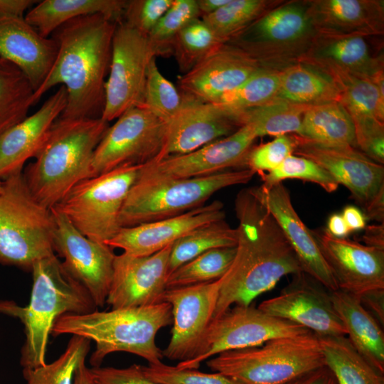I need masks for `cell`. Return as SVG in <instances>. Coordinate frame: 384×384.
Returning <instances> with one entry per match:
<instances>
[{"mask_svg": "<svg viewBox=\"0 0 384 384\" xmlns=\"http://www.w3.org/2000/svg\"><path fill=\"white\" fill-rule=\"evenodd\" d=\"M235 210L238 220L236 252L229 270L221 277L213 320L232 305H251L283 277L302 271L280 227L251 188L238 193Z\"/></svg>", "mask_w": 384, "mask_h": 384, "instance_id": "obj_1", "label": "cell"}, {"mask_svg": "<svg viewBox=\"0 0 384 384\" xmlns=\"http://www.w3.org/2000/svg\"><path fill=\"white\" fill-rule=\"evenodd\" d=\"M117 23L102 14H92L58 28L53 36L58 45L55 60L45 80L33 92V104L53 87L61 85L67 90L68 100L60 117H100Z\"/></svg>", "mask_w": 384, "mask_h": 384, "instance_id": "obj_2", "label": "cell"}, {"mask_svg": "<svg viewBox=\"0 0 384 384\" xmlns=\"http://www.w3.org/2000/svg\"><path fill=\"white\" fill-rule=\"evenodd\" d=\"M31 272L33 286L28 305L0 301V313L18 318L24 326L23 370L46 363L49 336L58 317L91 312L97 308L86 289L69 274L55 254L36 262Z\"/></svg>", "mask_w": 384, "mask_h": 384, "instance_id": "obj_3", "label": "cell"}, {"mask_svg": "<svg viewBox=\"0 0 384 384\" xmlns=\"http://www.w3.org/2000/svg\"><path fill=\"white\" fill-rule=\"evenodd\" d=\"M108 127L101 117L55 122L46 143L23 172L40 203L51 208L76 184L91 178L95 150Z\"/></svg>", "mask_w": 384, "mask_h": 384, "instance_id": "obj_4", "label": "cell"}, {"mask_svg": "<svg viewBox=\"0 0 384 384\" xmlns=\"http://www.w3.org/2000/svg\"><path fill=\"white\" fill-rule=\"evenodd\" d=\"M172 321L171 306L162 302L146 306L64 314L55 321L51 335H75L94 341L96 347L90 358L93 367L100 366L104 358L114 352L132 353L149 364H159L164 356L156 344V335Z\"/></svg>", "mask_w": 384, "mask_h": 384, "instance_id": "obj_5", "label": "cell"}, {"mask_svg": "<svg viewBox=\"0 0 384 384\" xmlns=\"http://www.w3.org/2000/svg\"><path fill=\"white\" fill-rule=\"evenodd\" d=\"M324 366L318 337L312 332L225 351L207 361L210 370L242 384H289Z\"/></svg>", "mask_w": 384, "mask_h": 384, "instance_id": "obj_6", "label": "cell"}, {"mask_svg": "<svg viewBox=\"0 0 384 384\" xmlns=\"http://www.w3.org/2000/svg\"><path fill=\"white\" fill-rule=\"evenodd\" d=\"M55 223L51 208L31 194L23 172L3 180L0 191V264L31 271L55 255Z\"/></svg>", "mask_w": 384, "mask_h": 384, "instance_id": "obj_7", "label": "cell"}, {"mask_svg": "<svg viewBox=\"0 0 384 384\" xmlns=\"http://www.w3.org/2000/svg\"><path fill=\"white\" fill-rule=\"evenodd\" d=\"M249 169L222 171L189 178H137L119 215L121 227H131L174 217L203 206L217 191L248 183Z\"/></svg>", "mask_w": 384, "mask_h": 384, "instance_id": "obj_8", "label": "cell"}, {"mask_svg": "<svg viewBox=\"0 0 384 384\" xmlns=\"http://www.w3.org/2000/svg\"><path fill=\"white\" fill-rule=\"evenodd\" d=\"M140 166H122L82 180L55 206L85 237L106 243L122 228L119 215Z\"/></svg>", "mask_w": 384, "mask_h": 384, "instance_id": "obj_9", "label": "cell"}, {"mask_svg": "<svg viewBox=\"0 0 384 384\" xmlns=\"http://www.w3.org/2000/svg\"><path fill=\"white\" fill-rule=\"evenodd\" d=\"M149 36L118 23L112 38L105 104L100 117L107 122L117 119L128 110L144 104L148 67L156 57Z\"/></svg>", "mask_w": 384, "mask_h": 384, "instance_id": "obj_10", "label": "cell"}, {"mask_svg": "<svg viewBox=\"0 0 384 384\" xmlns=\"http://www.w3.org/2000/svg\"><path fill=\"white\" fill-rule=\"evenodd\" d=\"M309 332L258 307L235 306L211 321L194 356L176 366L198 369L203 361L225 351L260 346L272 339Z\"/></svg>", "mask_w": 384, "mask_h": 384, "instance_id": "obj_11", "label": "cell"}, {"mask_svg": "<svg viewBox=\"0 0 384 384\" xmlns=\"http://www.w3.org/2000/svg\"><path fill=\"white\" fill-rule=\"evenodd\" d=\"M166 131V122L145 106L128 110L108 127L95 149L91 177L155 161L163 148Z\"/></svg>", "mask_w": 384, "mask_h": 384, "instance_id": "obj_12", "label": "cell"}, {"mask_svg": "<svg viewBox=\"0 0 384 384\" xmlns=\"http://www.w3.org/2000/svg\"><path fill=\"white\" fill-rule=\"evenodd\" d=\"M314 33L306 1H294L279 4L271 9L228 43L264 65L269 59L296 53L299 57Z\"/></svg>", "mask_w": 384, "mask_h": 384, "instance_id": "obj_13", "label": "cell"}, {"mask_svg": "<svg viewBox=\"0 0 384 384\" xmlns=\"http://www.w3.org/2000/svg\"><path fill=\"white\" fill-rule=\"evenodd\" d=\"M51 210L55 223L54 252L63 258L65 270L86 289L95 306H103L112 279L113 248L85 237L57 207Z\"/></svg>", "mask_w": 384, "mask_h": 384, "instance_id": "obj_14", "label": "cell"}, {"mask_svg": "<svg viewBox=\"0 0 384 384\" xmlns=\"http://www.w3.org/2000/svg\"><path fill=\"white\" fill-rule=\"evenodd\" d=\"M257 138L250 126L243 125L232 134L191 152L141 165L137 177L189 178L230 168L247 169V157Z\"/></svg>", "mask_w": 384, "mask_h": 384, "instance_id": "obj_15", "label": "cell"}, {"mask_svg": "<svg viewBox=\"0 0 384 384\" xmlns=\"http://www.w3.org/2000/svg\"><path fill=\"white\" fill-rule=\"evenodd\" d=\"M222 278L206 283L167 289L163 302L171 306V337L163 356L171 361L192 358L213 320Z\"/></svg>", "mask_w": 384, "mask_h": 384, "instance_id": "obj_16", "label": "cell"}, {"mask_svg": "<svg viewBox=\"0 0 384 384\" xmlns=\"http://www.w3.org/2000/svg\"><path fill=\"white\" fill-rule=\"evenodd\" d=\"M258 308L267 314L301 325L317 336H346L332 302L331 291L303 271Z\"/></svg>", "mask_w": 384, "mask_h": 384, "instance_id": "obj_17", "label": "cell"}, {"mask_svg": "<svg viewBox=\"0 0 384 384\" xmlns=\"http://www.w3.org/2000/svg\"><path fill=\"white\" fill-rule=\"evenodd\" d=\"M295 155L309 159L326 170L364 208L384 186V167L356 147L326 144L294 134Z\"/></svg>", "mask_w": 384, "mask_h": 384, "instance_id": "obj_18", "label": "cell"}, {"mask_svg": "<svg viewBox=\"0 0 384 384\" xmlns=\"http://www.w3.org/2000/svg\"><path fill=\"white\" fill-rule=\"evenodd\" d=\"M182 96L181 108L166 122L165 142L155 161L191 152L241 127L235 114L221 105Z\"/></svg>", "mask_w": 384, "mask_h": 384, "instance_id": "obj_19", "label": "cell"}, {"mask_svg": "<svg viewBox=\"0 0 384 384\" xmlns=\"http://www.w3.org/2000/svg\"><path fill=\"white\" fill-rule=\"evenodd\" d=\"M311 231L338 289L358 297L368 291L384 289V250L334 237L326 230Z\"/></svg>", "mask_w": 384, "mask_h": 384, "instance_id": "obj_20", "label": "cell"}, {"mask_svg": "<svg viewBox=\"0 0 384 384\" xmlns=\"http://www.w3.org/2000/svg\"><path fill=\"white\" fill-rule=\"evenodd\" d=\"M172 245L148 256H115L106 303L112 309L139 307L163 302Z\"/></svg>", "mask_w": 384, "mask_h": 384, "instance_id": "obj_21", "label": "cell"}, {"mask_svg": "<svg viewBox=\"0 0 384 384\" xmlns=\"http://www.w3.org/2000/svg\"><path fill=\"white\" fill-rule=\"evenodd\" d=\"M266 65L239 47L225 43L178 78L182 95L216 103Z\"/></svg>", "mask_w": 384, "mask_h": 384, "instance_id": "obj_22", "label": "cell"}, {"mask_svg": "<svg viewBox=\"0 0 384 384\" xmlns=\"http://www.w3.org/2000/svg\"><path fill=\"white\" fill-rule=\"evenodd\" d=\"M270 213L294 250L302 270L329 291L338 289L336 282L319 247L295 210L288 189L282 182L265 187L251 188Z\"/></svg>", "mask_w": 384, "mask_h": 384, "instance_id": "obj_23", "label": "cell"}, {"mask_svg": "<svg viewBox=\"0 0 384 384\" xmlns=\"http://www.w3.org/2000/svg\"><path fill=\"white\" fill-rule=\"evenodd\" d=\"M225 218L223 203L214 201L174 217L122 227L106 244L122 249L124 253L132 256H148L172 245L193 230Z\"/></svg>", "mask_w": 384, "mask_h": 384, "instance_id": "obj_24", "label": "cell"}, {"mask_svg": "<svg viewBox=\"0 0 384 384\" xmlns=\"http://www.w3.org/2000/svg\"><path fill=\"white\" fill-rule=\"evenodd\" d=\"M63 85L41 107L8 130L0 138V178L23 172L26 161L35 158L46 143L55 122L67 105Z\"/></svg>", "mask_w": 384, "mask_h": 384, "instance_id": "obj_25", "label": "cell"}, {"mask_svg": "<svg viewBox=\"0 0 384 384\" xmlns=\"http://www.w3.org/2000/svg\"><path fill=\"white\" fill-rule=\"evenodd\" d=\"M57 53L54 38L42 36L24 17H0V58L23 72L33 92L47 77Z\"/></svg>", "mask_w": 384, "mask_h": 384, "instance_id": "obj_26", "label": "cell"}, {"mask_svg": "<svg viewBox=\"0 0 384 384\" xmlns=\"http://www.w3.org/2000/svg\"><path fill=\"white\" fill-rule=\"evenodd\" d=\"M366 37L315 31L298 62L320 72L338 70L373 78L383 70V60L372 55Z\"/></svg>", "mask_w": 384, "mask_h": 384, "instance_id": "obj_27", "label": "cell"}, {"mask_svg": "<svg viewBox=\"0 0 384 384\" xmlns=\"http://www.w3.org/2000/svg\"><path fill=\"white\" fill-rule=\"evenodd\" d=\"M306 3L316 32L364 36L383 33V1L316 0Z\"/></svg>", "mask_w": 384, "mask_h": 384, "instance_id": "obj_28", "label": "cell"}, {"mask_svg": "<svg viewBox=\"0 0 384 384\" xmlns=\"http://www.w3.org/2000/svg\"><path fill=\"white\" fill-rule=\"evenodd\" d=\"M331 296L350 342L371 366L384 374V334L380 324L357 296L341 289L331 292Z\"/></svg>", "mask_w": 384, "mask_h": 384, "instance_id": "obj_29", "label": "cell"}, {"mask_svg": "<svg viewBox=\"0 0 384 384\" xmlns=\"http://www.w3.org/2000/svg\"><path fill=\"white\" fill-rule=\"evenodd\" d=\"M127 1L124 0H44L26 14L25 20L43 37H48L73 19L102 14L119 23L123 20Z\"/></svg>", "mask_w": 384, "mask_h": 384, "instance_id": "obj_30", "label": "cell"}, {"mask_svg": "<svg viewBox=\"0 0 384 384\" xmlns=\"http://www.w3.org/2000/svg\"><path fill=\"white\" fill-rule=\"evenodd\" d=\"M329 77L339 94L338 102L351 116L354 127L384 122V89L373 78L338 70L321 72Z\"/></svg>", "mask_w": 384, "mask_h": 384, "instance_id": "obj_31", "label": "cell"}, {"mask_svg": "<svg viewBox=\"0 0 384 384\" xmlns=\"http://www.w3.org/2000/svg\"><path fill=\"white\" fill-rule=\"evenodd\" d=\"M317 337L324 364L337 384H384V374L357 351L346 336Z\"/></svg>", "mask_w": 384, "mask_h": 384, "instance_id": "obj_32", "label": "cell"}, {"mask_svg": "<svg viewBox=\"0 0 384 384\" xmlns=\"http://www.w3.org/2000/svg\"><path fill=\"white\" fill-rule=\"evenodd\" d=\"M279 73L277 97L306 106L338 102V91L332 80L310 66L297 62Z\"/></svg>", "mask_w": 384, "mask_h": 384, "instance_id": "obj_33", "label": "cell"}, {"mask_svg": "<svg viewBox=\"0 0 384 384\" xmlns=\"http://www.w3.org/2000/svg\"><path fill=\"white\" fill-rule=\"evenodd\" d=\"M297 134L314 142L356 146L353 120L337 101L310 106Z\"/></svg>", "mask_w": 384, "mask_h": 384, "instance_id": "obj_34", "label": "cell"}, {"mask_svg": "<svg viewBox=\"0 0 384 384\" xmlns=\"http://www.w3.org/2000/svg\"><path fill=\"white\" fill-rule=\"evenodd\" d=\"M310 106L279 97L251 109L233 112L240 125L250 126L257 137L297 134L305 111Z\"/></svg>", "mask_w": 384, "mask_h": 384, "instance_id": "obj_35", "label": "cell"}, {"mask_svg": "<svg viewBox=\"0 0 384 384\" xmlns=\"http://www.w3.org/2000/svg\"><path fill=\"white\" fill-rule=\"evenodd\" d=\"M33 87L23 72L0 58V138L24 119L33 104Z\"/></svg>", "mask_w": 384, "mask_h": 384, "instance_id": "obj_36", "label": "cell"}, {"mask_svg": "<svg viewBox=\"0 0 384 384\" xmlns=\"http://www.w3.org/2000/svg\"><path fill=\"white\" fill-rule=\"evenodd\" d=\"M236 245V229L232 228L225 220L202 225L172 244L169 260V274L205 252Z\"/></svg>", "mask_w": 384, "mask_h": 384, "instance_id": "obj_37", "label": "cell"}, {"mask_svg": "<svg viewBox=\"0 0 384 384\" xmlns=\"http://www.w3.org/2000/svg\"><path fill=\"white\" fill-rule=\"evenodd\" d=\"M280 3L267 0H230L216 11L201 16L215 36L227 43Z\"/></svg>", "mask_w": 384, "mask_h": 384, "instance_id": "obj_38", "label": "cell"}, {"mask_svg": "<svg viewBox=\"0 0 384 384\" xmlns=\"http://www.w3.org/2000/svg\"><path fill=\"white\" fill-rule=\"evenodd\" d=\"M236 246L205 252L182 265L167 278L166 289L195 285L217 280L229 270Z\"/></svg>", "mask_w": 384, "mask_h": 384, "instance_id": "obj_39", "label": "cell"}, {"mask_svg": "<svg viewBox=\"0 0 384 384\" xmlns=\"http://www.w3.org/2000/svg\"><path fill=\"white\" fill-rule=\"evenodd\" d=\"M279 78V70L263 67L240 86L225 93L216 104L232 112L260 106L277 97Z\"/></svg>", "mask_w": 384, "mask_h": 384, "instance_id": "obj_40", "label": "cell"}, {"mask_svg": "<svg viewBox=\"0 0 384 384\" xmlns=\"http://www.w3.org/2000/svg\"><path fill=\"white\" fill-rule=\"evenodd\" d=\"M223 43L199 18L175 36L171 45V54H174L180 70L184 74Z\"/></svg>", "mask_w": 384, "mask_h": 384, "instance_id": "obj_41", "label": "cell"}, {"mask_svg": "<svg viewBox=\"0 0 384 384\" xmlns=\"http://www.w3.org/2000/svg\"><path fill=\"white\" fill-rule=\"evenodd\" d=\"M91 341L72 336L64 352L53 362L31 370H23L27 384H73L75 373L90 349Z\"/></svg>", "mask_w": 384, "mask_h": 384, "instance_id": "obj_42", "label": "cell"}, {"mask_svg": "<svg viewBox=\"0 0 384 384\" xmlns=\"http://www.w3.org/2000/svg\"><path fill=\"white\" fill-rule=\"evenodd\" d=\"M182 102V94L162 75L154 57L148 67L143 105L168 122L178 112Z\"/></svg>", "mask_w": 384, "mask_h": 384, "instance_id": "obj_43", "label": "cell"}, {"mask_svg": "<svg viewBox=\"0 0 384 384\" xmlns=\"http://www.w3.org/2000/svg\"><path fill=\"white\" fill-rule=\"evenodd\" d=\"M201 16L197 0H173L169 9L148 36L156 55L171 54V45L175 36Z\"/></svg>", "mask_w": 384, "mask_h": 384, "instance_id": "obj_44", "label": "cell"}, {"mask_svg": "<svg viewBox=\"0 0 384 384\" xmlns=\"http://www.w3.org/2000/svg\"><path fill=\"white\" fill-rule=\"evenodd\" d=\"M262 186L267 187L289 178L314 183L328 193L337 190L339 184L323 168L313 161L294 154L275 169L261 176Z\"/></svg>", "mask_w": 384, "mask_h": 384, "instance_id": "obj_45", "label": "cell"}, {"mask_svg": "<svg viewBox=\"0 0 384 384\" xmlns=\"http://www.w3.org/2000/svg\"><path fill=\"white\" fill-rule=\"evenodd\" d=\"M145 375L159 384H242L220 373H203L197 369L180 368L159 364L142 366Z\"/></svg>", "mask_w": 384, "mask_h": 384, "instance_id": "obj_46", "label": "cell"}, {"mask_svg": "<svg viewBox=\"0 0 384 384\" xmlns=\"http://www.w3.org/2000/svg\"><path fill=\"white\" fill-rule=\"evenodd\" d=\"M294 146V134L277 136L271 142L253 146L247 157V169L260 176L273 171L293 154Z\"/></svg>", "mask_w": 384, "mask_h": 384, "instance_id": "obj_47", "label": "cell"}, {"mask_svg": "<svg viewBox=\"0 0 384 384\" xmlns=\"http://www.w3.org/2000/svg\"><path fill=\"white\" fill-rule=\"evenodd\" d=\"M172 2L173 0L127 1L122 21L149 36Z\"/></svg>", "mask_w": 384, "mask_h": 384, "instance_id": "obj_48", "label": "cell"}, {"mask_svg": "<svg viewBox=\"0 0 384 384\" xmlns=\"http://www.w3.org/2000/svg\"><path fill=\"white\" fill-rule=\"evenodd\" d=\"M90 370L96 384H159L145 375L141 365L124 368L99 366Z\"/></svg>", "mask_w": 384, "mask_h": 384, "instance_id": "obj_49", "label": "cell"}, {"mask_svg": "<svg viewBox=\"0 0 384 384\" xmlns=\"http://www.w3.org/2000/svg\"><path fill=\"white\" fill-rule=\"evenodd\" d=\"M363 307L376 319L382 327L384 326V289L368 291L358 297Z\"/></svg>", "mask_w": 384, "mask_h": 384, "instance_id": "obj_50", "label": "cell"}, {"mask_svg": "<svg viewBox=\"0 0 384 384\" xmlns=\"http://www.w3.org/2000/svg\"><path fill=\"white\" fill-rule=\"evenodd\" d=\"M289 384H337V383L331 371L326 366H324Z\"/></svg>", "mask_w": 384, "mask_h": 384, "instance_id": "obj_51", "label": "cell"}, {"mask_svg": "<svg viewBox=\"0 0 384 384\" xmlns=\"http://www.w3.org/2000/svg\"><path fill=\"white\" fill-rule=\"evenodd\" d=\"M36 2L33 0H0V17H24L26 11Z\"/></svg>", "mask_w": 384, "mask_h": 384, "instance_id": "obj_52", "label": "cell"}, {"mask_svg": "<svg viewBox=\"0 0 384 384\" xmlns=\"http://www.w3.org/2000/svg\"><path fill=\"white\" fill-rule=\"evenodd\" d=\"M368 219L384 223V186L363 208Z\"/></svg>", "mask_w": 384, "mask_h": 384, "instance_id": "obj_53", "label": "cell"}, {"mask_svg": "<svg viewBox=\"0 0 384 384\" xmlns=\"http://www.w3.org/2000/svg\"><path fill=\"white\" fill-rule=\"evenodd\" d=\"M341 215L350 232L361 230L366 227L365 215L358 208L353 206H346Z\"/></svg>", "mask_w": 384, "mask_h": 384, "instance_id": "obj_54", "label": "cell"}, {"mask_svg": "<svg viewBox=\"0 0 384 384\" xmlns=\"http://www.w3.org/2000/svg\"><path fill=\"white\" fill-rule=\"evenodd\" d=\"M362 240L367 246L384 250V223L366 227Z\"/></svg>", "mask_w": 384, "mask_h": 384, "instance_id": "obj_55", "label": "cell"}, {"mask_svg": "<svg viewBox=\"0 0 384 384\" xmlns=\"http://www.w3.org/2000/svg\"><path fill=\"white\" fill-rule=\"evenodd\" d=\"M328 233L334 237L346 238L351 233L341 214L331 215L327 222Z\"/></svg>", "mask_w": 384, "mask_h": 384, "instance_id": "obj_56", "label": "cell"}, {"mask_svg": "<svg viewBox=\"0 0 384 384\" xmlns=\"http://www.w3.org/2000/svg\"><path fill=\"white\" fill-rule=\"evenodd\" d=\"M230 0H197V4L201 13V16L210 14L224 5L228 4Z\"/></svg>", "mask_w": 384, "mask_h": 384, "instance_id": "obj_57", "label": "cell"}, {"mask_svg": "<svg viewBox=\"0 0 384 384\" xmlns=\"http://www.w3.org/2000/svg\"><path fill=\"white\" fill-rule=\"evenodd\" d=\"M73 384H96L90 368L82 361L78 366L74 375Z\"/></svg>", "mask_w": 384, "mask_h": 384, "instance_id": "obj_58", "label": "cell"}, {"mask_svg": "<svg viewBox=\"0 0 384 384\" xmlns=\"http://www.w3.org/2000/svg\"><path fill=\"white\" fill-rule=\"evenodd\" d=\"M3 186V180L0 178V191H1Z\"/></svg>", "mask_w": 384, "mask_h": 384, "instance_id": "obj_59", "label": "cell"}, {"mask_svg": "<svg viewBox=\"0 0 384 384\" xmlns=\"http://www.w3.org/2000/svg\"></svg>", "mask_w": 384, "mask_h": 384, "instance_id": "obj_60", "label": "cell"}]
</instances>
